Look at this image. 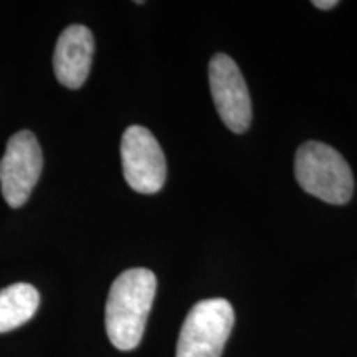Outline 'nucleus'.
<instances>
[{"label": "nucleus", "mask_w": 357, "mask_h": 357, "mask_svg": "<svg viewBox=\"0 0 357 357\" xmlns=\"http://www.w3.org/2000/svg\"><path fill=\"white\" fill-rule=\"evenodd\" d=\"M155 288V275L146 268H131L114 280L106 301V333L116 349L132 351L139 346Z\"/></svg>", "instance_id": "nucleus-1"}, {"label": "nucleus", "mask_w": 357, "mask_h": 357, "mask_svg": "<svg viewBox=\"0 0 357 357\" xmlns=\"http://www.w3.org/2000/svg\"><path fill=\"white\" fill-rule=\"evenodd\" d=\"M294 174L303 190L323 202L344 205L354 192V177L347 160L324 142L307 141L300 146Z\"/></svg>", "instance_id": "nucleus-2"}, {"label": "nucleus", "mask_w": 357, "mask_h": 357, "mask_svg": "<svg viewBox=\"0 0 357 357\" xmlns=\"http://www.w3.org/2000/svg\"><path fill=\"white\" fill-rule=\"evenodd\" d=\"M234 323V307L227 300L197 303L182 324L176 357H222Z\"/></svg>", "instance_id": "nucleus-3"}, {"label": "nucleus", "mask_w": 357, "mask_h": 357, "mask_svg": "<svg viewBox=\"0 0 357 357\" xmlns=\"http://www.w3.org/2000/svg\"><path fill=\"white\" fill-rule=\"evenodd\" d=\"M43 167L42 149L33 132L20 131L8 139L6 154L0 160V187L12 208L29 200Z\"/></svg>", "instance_id": "nucleus-4"}, {"label": "nucleus", "mask_w": 357, "mask_h": 357, "mask_svg": "<svg viewBox=\"0 0 357 357\" xmlns=\"http://www.w3.org/2000/svg\"><path fill=\"white\" fill-rule=\"evenodd\" d=\"M121 160L126 182L139 194H155L167 176L166 158L149 129L129 126L121 139Z\"/></svg>", "instance_id": "nucleus-5"}, {"label": "nucleus", "mask_w": 357, "mask_h": 357, "mask_svg": "<svg viewBox=\"0 0 357 357\" xmlns=\"http://www.w3.org/2000/svg\"><path fill=\"white\" fill-rule=\"evenodd\" d=\"M208 82L223 124L234 132L247 131L252 123V101L242 71L229 55L218 53L212 58Z\"/></svg>", "instance_id": "nucleus-6"}, {"label": "nucleus", "mask_w": 357, "mask_h": 357, "mask_svg": "<svg viewBox=\"0 0 357 357\" xmlns=\"http://www.w3.org/2000/svg\"><path fill=\"white\" fill-rule=\"evenodd\" d=\"M95 40L84 25H71L63 30L53 53V68L63 86L82 88L91 68Z\"/></svg>", "instance_id": "nucleus-7"}, {"label": "nucleus", "mask_w": 357, "mask_h": 357, "mask_svg": "<svg viewBox=\"0 0 357 357\" xmlns=\"http://www.w3.org/2000/svg\"><path fill=\"white\" fill-rule=\"evenodd\" d=\"M40 305V294L32 284L15 283L0 291V333L20 328L32 319Z\"/></svg>", "instance_id": "nucleus-8"}, {"label": "nucleus", "mask_w": 357, "mask_h": 357, "mask_svg": "<svg viewBox=\"0 0 357 357\" xmlns=\"http://www.w3.org/2000/svg\"><path fill=\"white\" fill-rule=\"evenodd\" d=\"M337 0H314L312 2V6L321 8V10H331V8H334L337 6Z\"/></svg>", "instance_id": "nucleus-9"}]
</instances>
